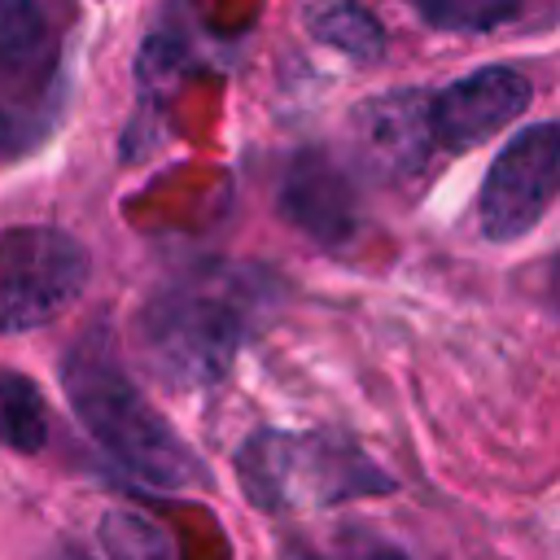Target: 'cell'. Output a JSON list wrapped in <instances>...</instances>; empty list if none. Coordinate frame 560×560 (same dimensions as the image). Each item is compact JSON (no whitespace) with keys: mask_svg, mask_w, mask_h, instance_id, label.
<instances>
[{"mask_svg":"<svg viewBox=\"0 0 560 560\" xmlns=\"http://www.w3.org/2000/svg\"><path fill=\"white\" fill-rule=\"evenodd\" d=\"M258 311V280L245 271L201 267L162 284L136 315V346L144 368L175 385L201 389L214 385L249 332Z\"/></svg>","mask_w":560,"mask_h":560,"instance_id":"7a4b0ae2","label":"cell"},{"mask_svg":"<svg viewBox=\"0 0 560 560\" xmlns=\"http://www.w3.org/2000/svg\"><path fill=\"white\" fill-rule=\"evenodd\" d=\"M429 118L424 101L416 92H394L381 101H368L363 109V149L372 153L376 166L389 175H411L429 158Z\"/></svg>","mask_w":560,"mask_h":560,"instance_id":"ba28073f","label":"cell"},{"mask_svg":"<svg viewBox=\"0 0 560 560\" xmlns=\"http://www.w3.org/2000/svg\"><path fill=\"white\" fill-rule=\"evenodd\" d=\"M61 385L79 424L136 481L158 490H184L201 481L197 455L179 442V433L162 420V411L140 394V385L118 359L109 328L96 324L70 346L61 363Z\"/></svg>","mask_w":560,"mask_h":560,"instance_id":"6da1fadb","label":"cell"},{"mask_svg":"<svg viewBox=\"0 0 560 560\" xmlns=\"http://www.w3.org/2000/svg\"><path fill=\"white\" fill-rule=\"evenodd\" d=\"M61 101V70L0 61V153L35 144Z\"/></svg>","mask_w":560,"mask_h":560,"instance_id":"9c48e42d","label":"cell"},{"mask_svg":"<svg viewBox=\"0 0 560 560\" xmlns=\"http://www.w3.org/2000/svg\"><path fill=\"white\" fill-rule=\"evenodd\" d=\"M534 83L512 66H481L424 101L429 136L442 149H477L525 114Z\"/></svg>","mask_w":560,"mask_h":560,"instance_id":"8992f818","label":"cell"},{"mask_svg":"<svg viewBox=\"0 0 560 560\" xmlns=\"http://www.w3.org/2000/svg\"><path fill=\"white\" fill-rule=\"evenodd\" d=\"M560 175V131L556 122H534L516 131L490 162L477 197V219L490 241L525 236L551 206Z\"/></svg>","mask_w":560,"mask_h":560,"instance_id":"5b68a950","label":"cell"},{"mask_svg":"<svg viewBox=\"0 0 560 560\" xmlns=\"http://www.w3.org/2000/svg\"><path fill=\"white\" fill-rule=\"evenodd\" d=\"M311 31L332 44L337 52L346 57H359V61H372L385 52V31L376 26V18L359 4V0H328L311 13Z\"/></svg>","mask_w":560,"mask_h":560,"instance_id":"7c38bea8","label":"cell"},{"mask_svg":"<svg viewBox=\"0 0 560 560\" xmlns=\"http://www.w3.org/2000/svg\"><path fill=\"white\" fill-rule=\"evenodd\" d=\"M280 214L319 245H346L354 236V184L324 153L302 149L280 175Z\"/></svg>","mask_w":560,"mask_h":560,"instance_id":"52a82bcc","label":"cell"},{"mask_svg":"<svg viewBox=\"0 0 560 560\" xmlns=\"http://www.w3.org/2000/svg\"><path fill=\"white\" fill-rule=\"evenodd\" d=\"M101 538L109 560H171L166 534L136 512H109L101 521Z\"/></svg>","mask_w":560,"mask_h":560,"instance_id":"5bb4252c","label":"cell"},{"mask_svg":"<svg viewBox=\"0 0 560 560\" xmlns=\"http://www.w3.org/2000/svg\"><path fill=\"white\" fill-rule=\"evenodd\" d=\"M416 13L433 31L472 35V31H494L512 22L521 13V0H416Z\"/></svg>","mask_w":560,"mask_h":560,"instance_id":"4fadbf2b","label":"cell"},{"mask_svg":"<svg viewBox=\"0 0 560 560\" xmlns=\"http://www.w3.org/2000/svg\"><path fill=\"white\" fill-rule=\"evenodd\" d=\"M0 442L22 455H35L48 442L44 394L22 372H0Z\"/></svg>","mask_w":560,"mask_h":560,"instance_id":"8fae6325","label":"cell"},{"mask_svg":"<svg viewBox=\"0 0 560 560\" xmlns=\"http://www.w3.org/2000/svg\"><path fill=\"white\" fill-rule=\"evenodd\" d=\"M88 284V249L44 223L0 232V337L61 315Z\"/></svg>","mask_w":560,"mask_h":560,"instance_id":"277c9868","label":"cell"},{"mask_svg":"<svg viewBox=\"0 0 560 560\" xmlns=\"http://www.w3.org/2000/svg\"><path fill=\"white\" fill-rule=\"evenodd\" d=\"M0 61H18V66L61 61L57 35L39 0H0Z\"/></svg>","mask_w":560,"mask_h":560,"instance_id":"30bf717a","label":"cell"},{"mask_svg":"<svg viewBox=\"0 0 560 560\" xmlns=\"http://www.w3.org/2000/svg\"><path fill=\"white\" fill-rule=\"evenodd\" d=\"M236 472L245 494L267 512H280L302 499L332 503L389 490V477L368 464L354 442L324 433H258L241 446Z\"/></svg>","mask_w":560,"mask_h":560,"instance_id":"3957f363","label":"cell"}]
</instances>
